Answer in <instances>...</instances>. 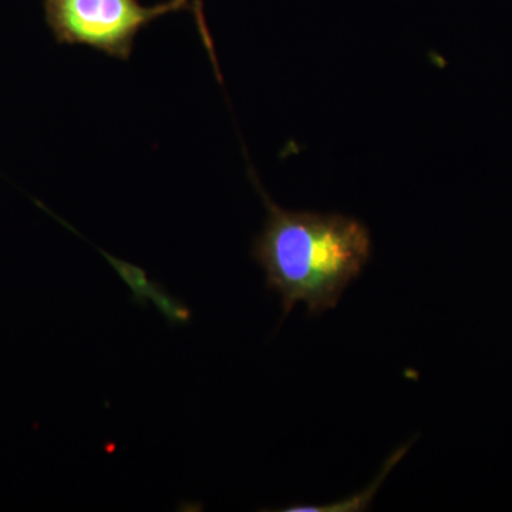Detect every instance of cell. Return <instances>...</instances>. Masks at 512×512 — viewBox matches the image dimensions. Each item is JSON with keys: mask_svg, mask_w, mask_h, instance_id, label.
Here are the masks:
<instances>
[{"mask_svg": "<svg viewBox=\"0 0 512 512\" xmlns=\"http://www.w3.org/2000/svg\"><path fill=\"white\" fill-rule=\"evenodd\" d=\"M198 0H43L47 26L60 45H86L120 60L130 59L140 30L168 15L197 8Z\"/></svg>", "mask_w": 512, "mask_h": 512, "instance_id": "cell-2", "label": "cell"}, {"mask_svg": "<svg viewBox=\"0 0 512 512\" xmlns=\"http://www.w3.org/2000/svg\"><path fill=\"white\" fill-rule=\"evenodd\" d=\"M261 194L268 215L252 258L281 296L284 316L298 303L312 316L335 309L372 255L369 228L348 215L284 210Z\"/></svg>", "mask_w": 512, "mask_h": 512, "instance_id": "cell-1", "label": "cell"}]
</instances>
